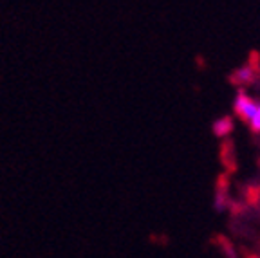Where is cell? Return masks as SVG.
I'll list each match as a JSON object with an SVG mask.
<instances>
[{"label":"cell","mask_w":260,"mask_h":258,"mask_svg":"<svg viewBox=\"0 0 260 258\" xmlns=\"http://www.w3.org/2000/svg\"><path fill=\"white\" fill-rule=\"evenodd\" d=\"M255 80V71L251 67H244L239 69L235 74L232 76V81L237 85H244V83H249V81Z\"/></svg>","instance_id":"3"},{"label":"cell","mask_w":260,"mask_h":258,"mask_svg":"<svg viewBox=\"0 0 260 258\" xmlns=\"http://www.w3.org/2000/svg\"><path fill=\"white\" fill-rule=\"evenodd\" d=\"M249 126H251V130H253L255 134H258V132H260V105H258V110H256L255 117H253L251 123H249Z\"/></svg>","instance_id":"5"},{"label":"cell","mask_w":260,"mask_h":258,"mask_svg":"<svg viewBox=\"0 0 260 258\" xmlns=\"http://www.w3.org/2000/svg\"><path fill=\"white\" fill-rule=\"evenodd\" d=\"M226 204H228V197H226V194H224L222 188H220L219 194L215 195V210L217 211H224V210H226Z\"/></svg>","instance_id":"4"},{"label":"cell","mask_w":260,"mask_h":258,"mask_svg":"<svg viewBox=\"0 0 260 258\" xmlns=\"http://www.w3.org/2000/svg\"><path fill=\"white\" fill-rule=\"evenodd\" d=\"M233 110H235V114L242 121L251 123L256 110H258V105H256L255 101L244 92V90H239V94H237V98H235V103H233Z\"/></svg>","instance_id":"1"},{"label":"cell","mask_w":260,"mask_h":258,"mask_svg":"<svg viewBox=\"0 0 260 258\" xmlns=\"http://www.w3.org/2000/svg\"><path fill=\"white\" fill-rule=\"evenodd\" d=\"M233 130V117L232 116H222L213 123V134L217 137H226L228 134H232Z\"/></svg>","instance_id":"2"}]
</instances>
